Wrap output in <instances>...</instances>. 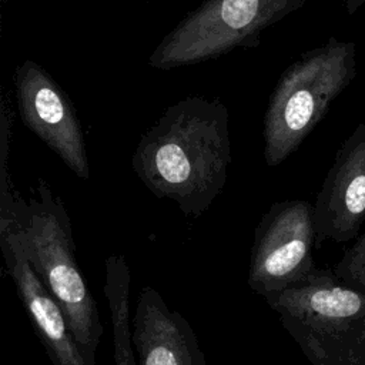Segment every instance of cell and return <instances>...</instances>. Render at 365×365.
<instances>
[{
    "mask_svg": "<svg viewBox=\"0 0 365 365\" xmlns=\"http://www.w3.org/2000/svg\"><path fill=\"white\" fill-rule=\"evenodd\" d=\"M231 164L230 111L218 97L190 96L168 106L141 135L131 165L157 197L200 217L222 191Z\"/></svg>",
    "mask_w": 365,
    "mask_h": 365,
    "instance_id": "1",
    "label": "cell"
},
{
    "mask_svg": "<svg viewBox=\"0 0 365 365\" xmlns=\"http://www.w3.org/2000/svg\"><path fill=\"white\" fill-rule=\"evenodd\" d=\"M17 234L24 254L43 284L61 305L86 359L96 365L104 328L96 299L76 261L71 222L64 202L38 178L36 195L20 202Z\"/></svg>",
    "mask_w": 365,
    "mask_h": 365,
    "instance_id": "2",
    "label": "cell"
},
{
    "mask_svg": "<svg viewBox=\"0 0 365 365\" xmlns=\"http://www.w3.org/2000/svg\"><path fill=\"white\" fill-rule=\"evenodd\" d=\"M355 76V44L336 37L302 53L281 73L262 118L264 158L269 167L298 150Z\"/></svg>",
    "mask_w": 365,
    "mask_h": 365,
    "instance_id": "3",
    "label": "cell"
},
{
    "mask_svg": "<svg viewBox=\"0 0 365 365\" xmlns=\"http://www.w3.org/2000/svg\"><path fill=\"white\" fill-rule=\"evenodd\" d=\"M262 297L312 365H365V292L332 269Z\"/></svg>",
    "mask_w": 365,
    "mask_h": 365,
    "instance_id": "4",
    "label": "cell"
},
{
    "mask_svg": "<svg viewBox=\"0 0 365 365\" xmlns=\"http://www.w3.org/2000/svg\"><path fill=\"white\" fill-rule=\"evenodd\" d=\"M308 0H202L155 46L148 66L174 70L257 47L262 33Z\"/></svg>",
    "mask_w": 365,
    "mask_h": 365,
    "instance_id": "5",
    "label": "cell"
},
{
    "mask_svg": "<svg viewBox=\"0 0 365 365\" xmlns=\"http://www.w3.org/2000/svg\"><path fill=\"white\" fill-rule=\"evenodd\" d=\"M314 245V204L305 200L274 202L255 228L250 288L265 295L305 279L317 268Z\"/></svg>",
    "mask_w": 365,
    "mask_h": 365,
    "instance_id": "6",
    "label": "cell"
},
{
    "mask_svg": "<svg viewBox=\"0 0 365 365\" xmlns=\"http://www.w3.org/2000/svg\"><path fill=\"white\" fill-rule=\"evenodd\" d=\"M14 97L23 124L80 178L90 177L84 133L61 86L37 61L27 58L13 71Z\"/></svg>",
    "mask_w": 365,
    "mask_h": 365,
    "instance_id": "7",
    "label": "cell"
},
{
    "mask_svg": "<svg viewBox=\"0 0 365 365\" xmlns=\"http://www.w3.org/2000/svg\"><path fill=\"white\" fill-rule=\"evenodd\" d=\"M365 222V123L338 148L314 202L315 245L352 241Z\"/></svg>",
    "mask_w": 365,
    "mask_h": 365,
    "instance_id": "8",
    "label": "cell"
},
{
    "mask_svg": "<svg viewBox=\"0 0 365 365\" xmlns=\"http://www.w3.org/2000/svg\"><path fill=\"white\" fill-rule=\"evenodd\" d=\"M4 265L54 365H91L78 345L70 322L47 287L29 262L14 231L0 235Z\"/></svg>",
    "mask_w": 365,
    "mask_h": 365,
    "instance_id": "9",
    "label": "cell"
},
{
    "mask_svg": "<svg viewBox=\"0 0 365 365\" xmlns=\"http://www.w3.org/2000/svg\"><path fill=\"white\" fill-rule=\"evenodd\" d=\"M131 341L138 365H207L188 321L170 311L158 291L143 287L131 319Z\"/></svg>",
    "mask_w": 365,
    "mask_h": 365,
    "instance_id": "10",
    "label": "cell"
},
{
    "mask_svg": "<svg viewBox=\"0 0 365 365\" xmlns=\"http://www.w3.org/2000/svg\"><path fill=\"white\" fill-rule=\"evenodd\" d=\"M13 113L6 94H1L0 101V235H4L16 228L17 211L21 197L16 191L10 170V143H11Z\"/></svg>",
    "mask_w": 365,
    "mask_h": 365,
    "instance_id": "11",
    "label": "cell"
},
{
    "mask_svg": "<svg viewBox=\"0 0 365 365\" xmlns=\"http://www.w3.org/2000/svg\"><path fill=\"white\" fill-rule=\"evenodd\" d=\"M332 272L345 285L365 292V230L344 251L341 259L334 265Z\"/></svg>",
    "mask_w": 365,
    "mask_h": 365,
    "instance_id": "12",
    "label": "cell"
},
{
    "mask_svg": "<svg viewBox=\"0 0 365 365\" xmlns=\"http://www.w3.org/2000/svg\"><path fill=\"white\" fill-rule=\"evenodd\" d=\"M365 4V0H345V10L349 16L355 14L362 6Z\"/></svg>",
    "mask_w": 365,
    "mask_h": 365,
    "instance_id": "13",
    "label": "cell"
},
{
    "mask_svg": "<svg viewBox=\"0 0 365 365\" xmlns=\"http://www.w3.org/2000/svg\"><path fill=\"white\" fill-rule=\"evenodd\" d=\"M7 1H9V0H0V3H1V4H4V3H7Z\"/></svg>",
    "mask_w": 365,
    "mask_h": 365,
    "instance_id": "14",
    "label": "cell"
},
{
    "mask_svg": "<svg viewBox=\"0 0 365 365\" xmlns=\"http://www.w3.org/2000/svg\"><path fill=\"white\" fill-rule=\"evenodd\" d=\"M151 1H161V0H151Z\"/></svg>",
    "mask_w": 365,
    "mask_h": 365,
    "instance_id": "15",
    "label": "cell"
}]
</instances>
